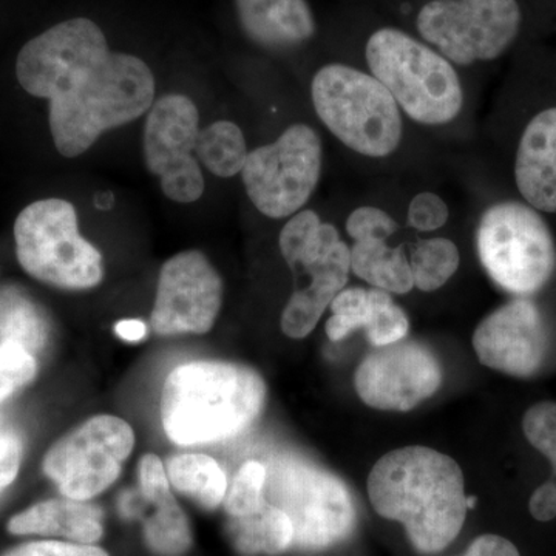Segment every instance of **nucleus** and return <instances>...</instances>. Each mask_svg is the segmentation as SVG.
Here are the masks:
<instances>
[{
    "label": "nucleus",
    "instance_id": "obj_1",
    "mask_svg": "<svg viewBox=\"0 0 556 556\" xmlns=\"http://www.w3.org/2000/svg\"><path fill=\"white\" fill-rule=\"evenodd\" d=\"M16 76L27 93L50 102L51 137L65 159L83 155L104 131L144 115L155 98L149 65L110 50L104 31L86 17L28 40Z\"/></svg>",
    "mask_w": 556,
    "mask_h": 556
},
{
    "label": "nucleus",
    "instance_id": "obj_2",
    "mask_svg": "<svg viewBox=\"0 0 556 556\" xmlns=\"http://www.w3.org/2000/svg\"><path fill=\"white\" fill-rule=\"evenodd\" d=\"M367 489L375 510L401 522L420 554L444 551L466 522L463 470L437 450L412 445L387 453L369 471Z\"/></svg>",
    "mask_w": 556,
    "mask_h": 556
},
{
    "label": "nucleus",
    "instance_id": "obj_3",
    "mask_svg": "<svg viewBox=\"0 0 556 556\" xmlns=\"http://www.w3.org/2000/svg\"><path fill=\"white\" fill-rule=\"evenodd\" d=\"M265 380L229 362H190L167 376L161 420L170 441L199 445L239 437L262 415Z\"/></svg>",
    "mask_w": 556,
    "mask_h": 556
},
{
    "label": "nucleus",
    "instance_id": "obj_4",
    "mask_svg": "<svg viewBox=\"0 0 556 556\" xmlns=\"http://www.w3.org/2000/svg\"><path fill=\"white\" fill-rule=\"evenodd\" d=\"M367 62L409 118L442 126L456 118L464 104L463 86L447 58L396 28L372 33Z\"/></svg>",
    "mask_w": 556,
    "mask_h": 556
},
{
    "label": "nucleus",
    "instance_id": "obj_5",
    "mask_svg": "<svg viewBox=\"0 0 556 556\" xmlns=\"http://www.w3.org/2000/svg\"><path fill=\"white\" fill-rule=\"evenodd\" d=\"M266 470L263 496L291 521L292 547L328 551L354 532L356 506L342 479L295 456H278Z\"/></svg>",
    "mask_w": 556,
    "mask_h": 556
},
{
    "label": "nucleus",
    "instance_id": "obj_6",
    "mask_svg": "<svg viewBox=\"0 0 556 556\" xmlns=\"http://www.w3.org/2000/svg\"><path fill=\"white\" fill-rule=\"evenodd\" d=\"M318 118L346 148L383 159L401 144L396 100L372 75L343 64L318 70L311 86Z\"/></svg>",
    "mask_w": 556,
    "mask_h": 556
},
{
    "label": "nucleus",
    "instance_id": "obj_7",
    "mask_svg": "<svg viewBox=\"0 0 556 556\" xmlns=\"http://www.w3.org/2000/svg\"><path fill=\"white\" fill-rule=\"evenodd\" d=\"M20 265L50 287L86 291L104 278L101 252L79 233L76 208L67 200L31 203L14 223Z\"/></svg>",
    "mask_w": 556,
    "mask_h": 556
},
{
    "label": "nucleus",
    "instance_id": "obj_8",
    "mask_svg": "<svg viewBox=\"0 0 556 556\" xmlns=\"http://www.w3.org/2000/svg\"><path fill=\"white\" fill-rule=\"evenodd\" d=\"M477 247L490 278L518 298L536 294L554 277V236L529 204L503 201L486 208L479 222Z\"/></svg>",
    "mask_w": 556,
    "mask_h": 556
},
{
    "label": "nucleus",
    "instance_id": "obj_9",
    "mask_svg": "<svg viewBox=\"0 0 556 556\" xmlns=\"http://www.w3.org/2000/svg\"><path fill=\"white\" fill-rule=\"evenodd\" d=\"M517 0H431L417 14V31L457 65L500 58L521 28Z\"/></svg>",
    "mask_w": 556,
    "mask_h": 556
},
{
    "label": "nucleus",
    "instance_id": "obj_10",
    "mask_svg": "<svg viewBox=\"0 0 556 556\" xmlns=\"http://www.w3.org/2000/svg\"><path fill=\"white\" fill-rule=\"evenodd\" d=\"M321 155L320 138L305 124H294L273 144L252 150L241 170L252 204L269 218L298 214L317 188Z\"/></svg>",
    "mask_w": 556,
    "mask_h": 556
},
{
    "label": "nucleus",
    "instance_id": "obj_11",
    "mask_svg": "<svg viewBox=\"0 0 556 556\" xmlns=\"http://www.w3.org/2000/svg\"><path fill=\"white\" fill-rule=\"evenodd\" d=\"M135 447L129 424L116 416H94L49 450L43 473L65 497L89 501L118 479Z\"/></svg>",
    "mask_w": 556,
    "mask_h": 556
},
{
    "label": "nucleus",
    "instance_id": "obj_12",
    "mask_svg": "<svg viewBox=\"0 0 556 556\" xmlns=\"http://www.w3.org/2000/svg\"><path fill=\"white\" fill-rule=\"evenodd\" d=\"M199 109L185 94H166L150 108L144 126L146 166L160 178L175 203L189 204L204 193V177L192 152L200 134Z\"/></svg>",
    "mask_w": 556,
    "mask_h": 556
},
{
    "label": "nucleus",
    "instance_id": "obj_13",
    "mask_svg": "<svg viewBox=\"0 0 556 556\" xmlns=\"http://www.w3.org/2000/svg\"><path fill=\"white\" fill-rule=\"evenodd\" d=\"M442 367L433 351L415 340H399L375 351L354 375L357 396L368 407L382 412H409L437 394Z\"/></svg>",
    "mask_w": 556,
    "mask_h": 556
},
{
    "label": "nucleus",
    "instance_id": "obj_14",
    "mask_svg": "<svg viewBox=\"0 0 556 556\" xmlns=\"http://www.w3.org/2000/svg\"><path fill=\"white\" fill-rule=\"evenodd\" d=\"M223 303V280L206 255L186 251L160 270L153 306V331L160 336L206 334Z\"/></svg>",
    "mask_w": 556,
    "mask_h": 556
},
{
    "label": "nucleus",
    "instance_id": "obj_15",
    "mask_svg": "<svg viewBox=\"0 0 556 556\" xmlns=\"http://www.w3.org/2000/svg\"><path fill=\"white\" fill-rule=\"evenodd\" d=\"M471 342L482 365L518 379L540 372L551 350L546 320L529 298L514 299L489 314Z\"/></svg>",
    "mask_w": 556,
    "mask_h": 556
},
{
    "label": "nucleus",
    "instance_id": "obj_16",
    "mask_svg": "<svg viewBox=\"0 0 556 556\" xmlns=\"http://www.w3.org/2000/svg\"><path fill=\"white\" fill-rule=\"evenodd\" d=\"M515 178L529 206L556 214V108L543 110L527 124Z\"/></svg>",
    "mask_w": 556,
    "mask_h": 556
},
{
    "label": "nucleus",
    "instance_id": "obj_17",
    "mask_svg": "<svg viewBox=\"0 0 556 556\" xmlns=\"http://www.w3.org/2000/svg\"><path fill=\"white\" fill-rule=\"evenodd\" d=\"M244 35L266 49L300 46L316 35L306 0H236Z\"/></svg>",
    "mask_w": 556,
    "mask_h": 556
},
{
    "label": "nucleus",
    "instance_id": "obj_18",
    "mask_svg": "<svg viewBox=\"0 0 556 556\" xmlns=\"http://www.w3.org/2000/svg\"><path fill=\"white\" fill-rule=\"evenodd\" d=\"M102 511L86 501L60 497L42 501L10 519L13 535L61 536L72 543L93 544L101 540Z\"/></svg>",
    "mask_w": 556,
    "mask_h": 556
},
{
    "label": "nucleus",
    "instance_id": "obj_19",
    "mask_svg": "<svg viewBox=\"0 0 556 556\" xmlns=\"http://www.w3.org/2000/svg\"><path fill=\"white\" fill-rule=\"evenodd\" d=\"M351 270L362 280L390 294H407L415 288L412 266L404 248H390L386 237L354 240Z\"/></svg>",
    "mask_w": 556,
    "mask_h": 556
},
{
    "label": "nucleus",
    "instance_id": "obj_20",
    "mask_svg": "<svg viewBox=\"0 0 556 556\" xmlns=\"http://www.w3.org/2000/svg\"><path fill=\"white\" fill-rule=\"evenodd\" d=\"M229 535L241 555H280L292 547L294 529L280 508L263 500L252 514L230 517Z\"/></svg>",
    "mask_w": 556,
    "mask_h": 556
},
{
    "label": "nucleus",
    "instance_id": "obj_21",
    "mask_svg": "<svg viewBox=\"0 0 556 556\" xmlns=\"http://www.w3.org/2000/svg\"><path fill=\"white\" fill-rule=\"evenodd\" d=\"M167 477L172 486L195 500L208 510L225 501L228 479L214 457L206 455H178L167 460Z\"/></svg>",
    "mask_w": 556,
    "mask_h": 556
},
{
    "label": "nucleus",
    "instance_id": "obj_22",
    "mask_svg": "<svg viewBox=\"0 0 556 556\" xmlns=\"http://www.w3.org/2000/svg\"><path fill=\"white\" fill-rule=\"evenodd\" d=\"M195 152L200 163L219 178L241 174L249 155L243 131L230 121H217L200 130Z\"/></svg>",
    "mask_w": 556,
    "mask_h": 556
},
{
    "label": "nucleus",
    "instance_id": "obj_23",
    "mask_svg": "<svg viewBox=\"0 0 556 556\" xmlns=\"http://www.w3.org/2000/svg\"><path fill=\"white\" fill-rule=\"evenodd\" d=\"M459 262V251L452 240L419 241L409 258L415 287L424 292L438 291L455 276Z\"/></svg>",
    "mask_w": 556,
    "mask_h": 556
},
{
    "label": "nucleus",
    "instance_id": "obj_24",
    "mask_svg": "<svg viewBox=\"0 0 556 556\" xmlns=\"http://www.w3.org/2000/svg\"><path fill=\"white\" fill-rule=\"evenodd\" d=\"M16 342L33 356L47 343V324L42 314L20 295H5L0 300V342Z\"/></svg>",
    "mask_w": 556,
    "mask_h": 556
},
{
    "label": "nucleus",
    "instance_id": "obj_25",
    "mask_svg": "<svg viewBox=\"0 0 556 556\" xmlns=\"http://www.w3.org/2000/svg\"><path fill=\"white\" fill-rule=\"evenodd\" d=\"M144 538L155 554L178 556L192 544V533L185 511L175 497L155 504V514L146 521Z\"/></svg>",
    "mask_w": 556,
    "mask_h": 556
},
{
    "label": "nucleus",
    "instance_id": "obj_26",
    "mask_svg": "<svg viewBox=\"0 0 556 556\" xmlns=\"http://www.w3.org/2000/svg\"><path fill=\"white\" fill-rule=\"evenodd\" d=\"M371 313L365 327L367 339L372 346H386L407 338L409 320L405 311L394 303L390 292L383 289H369Z\"/></svg>",
    "mask_w": 556,
    "mask_h": 556
},
{
    "label": "nucleus",
    "instance_id": "obj_27",
    "mask_svg": "<svg viewBox=\"0 0 556 556\" xmlns=\"http://www.w3.org/2000/svg\"><path fill=\"white\" fill-rule=\"evenodd\" d=\"M331 317L327 321V334L332 342H339L353 334L358 328H365L371 313V298L368 289L348 288L332 300Z\"/></svg>",
    "mask_w": 556,
    "mask_h": 556
},
{
    "label": "nucleus",
    "instance_id": "obj_28",
    "mask_svg": "<svg viewBox=\"0 0 556 556\" xmlns=\"http://www.w3.org/2000/svg\"><path fill=\"white\" fill-rule=\"evenodd\" d=\"M266 475L268 470L265 464L258 460H248L241 466L225 497L229 517H244L262 506L265 500L263 489H265Z\"/></svg>",
    "mask_w": 556,
    "mask_h": 556
},
{
    "label": "nucleus",
    "instance_id": "obj_29",
    "mask_svg": "<svg viewBox=\"0 0 556 556\" xmlns=\"http://www.w3.org/2000/svg\"><path fill=\"white\" fill-rule=\"evenodd\" d=\"M38 364L30 351L16 342H0V402L35 379Z\"/></svg>",
    "mask_w": 556,
    "mask_h": 556
},
{
    "label": "nucleus",
    "instance_id": "obj_30",
    "mask_svg": "<svg viewBox=\"0 0 556 556\" xmlns=\"http://www.w3.org/2000/svg\"><path fill=\"white\" fill-rule=\"evenodd\" d=\"M527 441L551 460L556 475V402H540L522 416Z\"/></svg>",
    "mask_w": 556,
    "mask_h": 556
},
{
    "label": "nucleus",
    "instance_id": "obj_31",
    "mask_svg": "<svg viewBox=\"0 0 556 556\" xmlns=\"http://www.w3.org/2000/svg\"><path fill=\"white\" fill-rule=\"evenodd\" d=\"M321 219L314 211H302L298 212L285 228L281 229L280 233V251L283 258L287 260L289 266L295 269L298 266L300 254L311 237H313L314 230L320 226Z\"/></svg>",
    "mask_w": 556,
    "mask_h": 556
},
{
    "label": "nucleus",
    "instance_id": "obj_32",
    "mask_svg": "<svg viewBox=\"0 0 556 556\" xmlns=\"http://www.w3.org/2000/svg\"><path fill=\"white\" fill-rule=\"evenodd\" d=\"M407 218L412 228L420 232H433L447 223L448 207L437 193H419L409 203Z\"/></svg>",
    "mask_w": 556,
    "mask_h": 556
},
{
    "label": "nucleus",
    "instance_id": "obj_33",
    "mask_svg": "<svg viewBox=\"0 0 556 556\" xmlns=\"http://www.w3.org/2000/svg\"><path fill=\"white\" fill-rule=\"evenodd\" d=\"M396 222L378 207H358L346 219V232L353 240L369 236L388 239L396 232Z\"/></svg>",
    "mask_w": 556,
    "mask_h": 556
},
{
    "label": "nucleus",
    "instance_id": "obj_34",
    "mask_svg": "<svg viewBox=\"0 0 556 556\" xmlns=\"http://www.w3.org/2000/svg\"><path fill=\"white\" fill-rule=\"evenodd\" d=\"M139 485L142 496L153 506L174 496L167 470L155 455H146L139 463Z\"/></svg>",
    "mask_w": 556,
    "mask_h": 556
},
{
    "label": "nucleus",
    "instance_id": "obj_35",
    "mask_svg": "<svg viewBox=\"0 0 556 556\" xmlns=\"http://www.w3.org/2000/svg\"><path fill=\"white\" fill-rule=\"evenodd\" d=\"M0 556H109L108 552L91 544L38 541L11 548Z\"/></svg>",
    "mask_w": 556,
    "mask_h": 556
},
{
    "label": "nucleus",
    "instance_id": "obj_36",
    "mask_svg": "<svg viewBox=\"0 0 556 556\" xmlns=\"http://www.w3.org/2000/svg\"><path fill=\"white\" fill-rule=\"evenodd\" d=\"M22 441L20 434L9 428L0 430V495L9 489L20 473Z\"/></svg>",
    "mask_w": 556,
    "mask_h": 556
},
{
    "label": "nucleus",
    "instance_id": "obj_37",
    "mask_svg": "<svg viewBox=\"0 0 556 556\" xmlns=\"http://www.w3.org/2000/svg\"><path fill=\"white\" fill-rule=\"evenodd\" d=\"M529 511L536 521L548 522L556 518V484L544 482L532 493Z\"/></svg>",
    "mask_w": 556,
    "mask_h": 556
},
{
    "label": "nucleus",
    "instance_id": "obj_38",
    "mask_svg": "<svg viewBox=\"0 0 556 556\" xmlns=\"http://www.w3.org/2000/svg\"><path fill=\"white\" fill-rule=\"evenodd\" d=\"M463 556H521L511 541L500 535H481L468 546Z\"/></svg>",
    "mask_w": 556,
    "mask_h": 556
},
{
    "label": "nucleus",
    "instance_id": "obj_39",
    "mask_svg": "<svg viewBox=\"0 0 556 556\" xmlns=\"http://www.w3.org/2000/svg\"><path fill=\"white\" fill-rule=\"evenodd\" d=\"M115 332L127 342H139L148 334V327L141 320H121L116 324Z\"/></svg>",
    "mask_w": 556,
    "mask_h": 556
},
{
    "label": "nucleus",
    "instance_id": "obj_40",
    "mask_svg": "<svg viewBox=\"0 0 556 556\" xmlns=\"http://www.w3.org/2000/svg\"><path fill=\"white\" fill-rule=\"evenodd\" d=\"M97 206L102 208V211H105V208L112 207L113 203V195L112 193H101V195L97 197Z\"/></svg>",
    "mask_w": 556,
    "mask_h": 556
}]
</instances>
